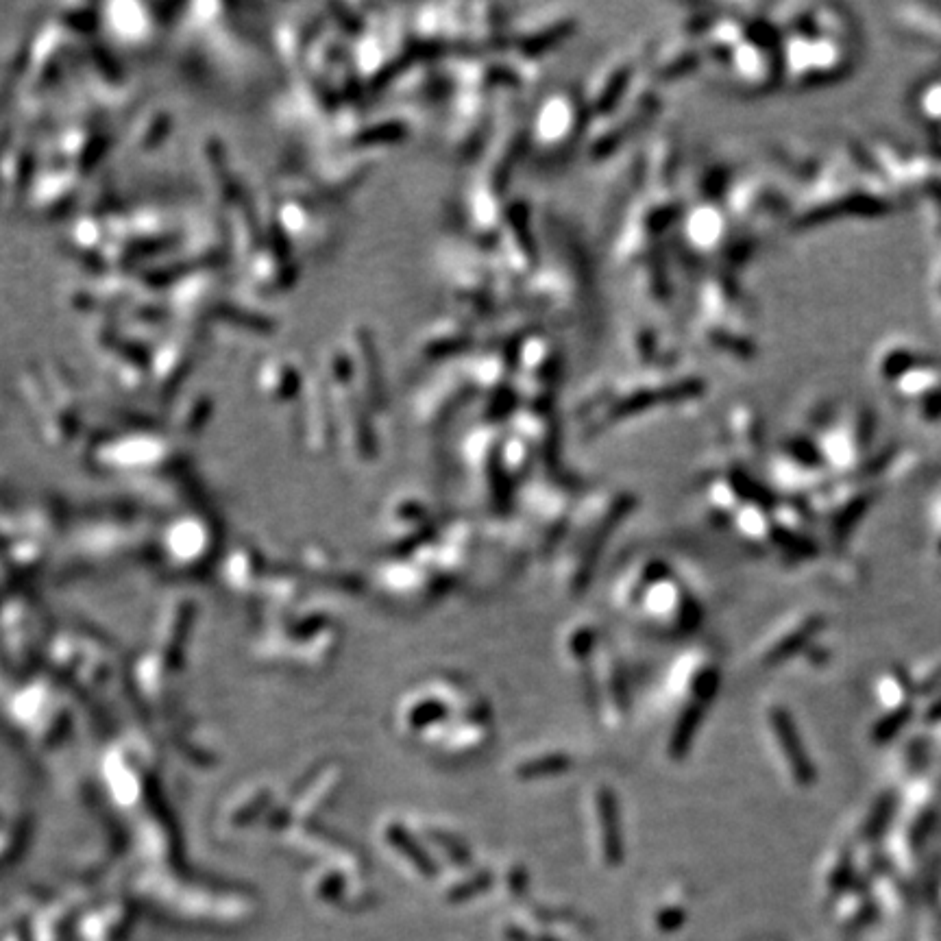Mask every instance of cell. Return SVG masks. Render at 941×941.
<instances>
[{
	"instance_id": "6da1fadb",
	"label": "cell",
	"mask_w": 941,
	"mask_h": 941,
	"mask_svg": "<svg viewBox=\"0 0 941 941\" xmlns=\"http://www.w3.org/2000/svg\"><path fill=\"white\" fill-rule=\"evenodd\" d=\"M769 726H772L774 730L776 745L782 754V759L787 761L793 782H798V787H809L815 780V769H813L811 759L804 752V745L798 737V730L796 726H793L789 713L774 706L772 711H769Z\"/></svg>"
},
{
	"instance_id": "7a4b0ae2",
	"label": "cell",
	"mask_w": 941,
	"mask_h": 941,
	"mask_svg": "<svg viewBox=\"0 0 941 941\" xmlns=\"http://www.w3.org/2000/svg\"><path fill=\"white\" fill-rule=\"evenodd\" d=\"M874 695L881 704L883 713L913 711V689L909 674L900 667H889L874 682Z\"/></svg>"
},
{
	"instance_id": "3957f363",
	"label": "cell",
	"mask_w": 941,
	"mask_h": 941,
	"mask_svg": "<svg viewBox=\"0 0 941 941\" xmlns=\"http://www.w3.org/2000/svg\"><path fill=\"white\" fill-rule=\"evenodd\" d=\"M928 754H931V741H928L926 732L924 737L918 735H909L904 739L896 752L894 759H891V767H894V774L898 780H907L913 782L915 778H920L926 774V765H928Z\"/></svg>"
},
{
	"instance_id": "277c9868",
	"label": "cell",
	"mask_w": 941,
	"mask_h": 941,
	"mask_svg": "<svg viewBox=\"0 0 941 941\" xmlns=\"http://www.w3.org/2000/svg\"><path fill=\"white\" fill-rule=\"evenodd\" d=\"M822 621L824 619L820 615L802 617V621H798L796 626H793V630L782 634V637L774 643L772 650H769V654L765 656V661L776 663L782 656H789L793 650H798L800 645H804L813 637V632L822 626Z\"/></svg>"
},
{
	"instance_id": "5b68a950",
	"label": "cell",
	"mask_w": 941,
	"mask_h": 941,
	"mask_svg": "<svg viewBox=\"0 0 941 941\" xmlns=\"http://www.w3.org/2000/svg\"><path fill=\"white\" fill-rule=\"evenodd\" d=\"M909 674V682L915 698H931L939 689H941V656L926 658V661L915 665Z\"/></svg>"
},
{
	"instance_id": "8992f818",
	"label": "cell",
	"mask_w": 941,
	"mask_h": 941,
	"mask_svg": "<svg viewBox=\"0 0 941 941\" xmlns=\"http://www.w3.org/2000/svg\"><path fill=\"white\" fill-rule=\"evenodd\" d=\"M567 767V759L562 756H549L547 761H534L530 765H525L521 769V776H539V774H552L560 772V769Z\"/></svg>"
},
{
	"instance_id": "52a82bcc",
	"label": "cell",
	"mask_w": 941,
	"mask_h": 941,
	"mask_svg": "<svg viewBox=\"0 0 941 941\" xmlns=\"http://www.w3.org/2000/svg\"><path fill=\"white\" fill-rule=\"evenodd\" d=\"M922 713H924L922 719L926 726H931L941 719V689L933 695V698H928V704L922 708Z\"/></svg>"
},
{
	"instance_id": "ba28073f",
	"label": "cell",
	"mask_w": 941,
	"mask_h": 941,
	"mask_svg": "<svg viewBox=\"0 0 941 941\" xmlns=\"http://www.w3.org/2000/svg\"><path fill=\"white\" fill-rule=\"evenodd\" d=\"M926 737H928V741H931V752H937L939 754L937 759H941V719L928 726Z\"/></svg>"
},
{
	"instance_id": "9c48e42d",
	"label": "cell",
	"mask_w": 941,
	"mask_h": 941,
	"mask_svg": "<svg viewBox=\"0 0 941 941\" xmlns=\"http://www.w3.org/2000/svg\"><path fill=\"white\" fill-rule=\"evenodd\" d=\"M933 532H935V547L941 554V499L935 504V512H933Z\"/></svg>"
}]
</instances>
